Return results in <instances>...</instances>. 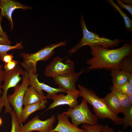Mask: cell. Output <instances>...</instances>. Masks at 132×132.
Masks as SVG:
<instances>
[{
	"label": "cell",
	"mask_w": 132,
	"mask_h": 132,
	"mask_svg": "<svg viewBox=\"0 0 132 132\" xmlns=\"http://www.w3.org/2000/svg\"><path fill=\"white\" fill-rule=\"evenodd\" d=\"M47 102L46 99L41 102L24 106L22 110L21 115L22 124L25 122L29 116L33 112L39 110L44 109Z\"/></svg>",
	"instance_id": "obj_15"
},
{
	"label": "cell",
	"mask_w": 132,
	"mask_h": 132,
	"mask_svg": "<svg viewBox=\"0 0 132 132\" xmlns=\"http://www.w3.org/2000/svg\"><path fill=\"white\" fill-rule=\"evenodd\" d=\"M111 5L117 11L123 18L125 24V28L127 31L132 32V20L127 14L123 11L112 0H109Z\"/></svg>",
	"instance_id": "obj_20"
},
{
	"label": "cell",
	"mask_w": 132,
	"mask_h": 132,
	"mask_svg": "<svg viewBox=\"0 0 132 132\" xmlns=\"http://www.w3.org/2000/svg\"><path fill=\"white\" fill-rule=\"evenodd\" d=\"M21 9L24 11L32 9L30 6L22 4L14 0H0V11L2 16L6 18L10 24V29L13 28L14 23L12 18V14L16 9Z\"/></svg>",
	"instance_id": "obj_10"
},
{
	"label": "cell",
	"mask_w": 132,
	"mask_h": 132,
	"mask_svg": "<svg viewBox=\"0 0 132 132\" xmlns=\"http://www.w3.org/2000/svg\"><path fill=\"white\" fill-rule=\"evenodd\" d=\"M39 85L41 89L47 92V96L45 98L53 99L60 92L66 93L67 91L65 89L59 88H55L51 87L43 83L39 82Z\"/></svg>",
	"instance_id": "obj_19"
},
{
	"label": "cell",
	"mask_w": 132,
	"mask_h": 132,
	"mask_svg": "<svg viewBox=\"0 0 132 132\" xmlns=\"http://www.w3.org/2000/svg\"><path fill=\"white\" fill-rule=\"evenodd\" d=\"M80 25L83 34L82 39L68 51V53L71 55L82 47L87 45L90 46H100L104 48L109 49L118 46L122 42H128L132 40H125L120 39L112 40L89 31L87 28L84 18L82 15L80 20Z\"/></svg>",
	"instance_id": "obj_2"
},
{
	"label": "cell",
	"mask_w": 132,
	"mask_h": 132,
	"mask_svg": "<svg viewBox=\"0 0 132 132\" xmlns=\"http://www.w3.org/2000/svg\"><path fill=\"white\" fill-rule=\"evenodd\" d=\"M55 117L53 115L49 118L42 120L37 115L25 124L21 126V132H31L37 131L39 132H50L54 129V124Z\"/></svg>",
	"instance_id": "obj_9"
},
{
	"label": "cell",
	"mask_w": 132,
	"mask_h": 132,
	"mask_svg": "<svg viewBox=\"0 0 132 132\" xmlns=\"http://www.w3.org/2000/svg\"><path fill=\"white\" fill-rule=\"evenodd\" d=\"M21 84H18L14 89V92L7 97L8 103L13 107L19 123L21 125V115L22 109L23 100L25 92L29 86L30 79L28 72L26 71L22 75Z\"/></svg>",
	"instance_id": "obj_7"
},
{
	"label": "cell",
	"mask_w": 132,
	"mask_h": 132,
	"mask_svg": "<svg viewBox=\"0 0 132 132\" xmlns=\"http://www.w3.org/2000/svg\"><path fill=\"white\" fill-rule=\"evenodd\" d=\"M13 58L12 53L9 54H7L3 57L1 60L5 63H7L13 60Z\"/></svg>",
	"instance_id": "obj_30"
},
{
	"label": "cell",
	"mask_w": 132,
	"mask_h": 132,
	"mask_svg": "<svg viewBox=\"0 0 132 132\" xmlns=\"http://www.w3.org/2000/svg\"><path fill=\"white\" fill-rule=\"evenodd\" d=\"M66 58H61L58 56L54 57L45 68V76L54 78L75 72L74 65L71 60L68 59L65 62H63Z\"/></svg>",
	"instance_id": "obj_8"
},
{
	"label": "cell",
	"mask_w": 132,
	"mask_h": 132,
	"mask_svg": "<svg viewBox=\"0 0 132 132\" xmlns=\"http://www.w3.org/2000/svg\"><path fill=\"white\" fill-rule=\"evenodd\" d=\"M123 114L124 118H122L123 128L126 130L129 126L132 128V106L125 112Z\"/></svg>",
	"instance_id": "obj_24"
},
{
	"label": "cell",
	"mask_w": 132,
	"mask_h": 132,
	"mask_svg": "<svg viewBox=\"0 0 132 132\" xmlns=\"http://www.w3.org/2000/svg\"><path fill=\"white\" fill-rule=\"evenodd\" d=\"M22 42H16V44L13 46L11 45L0 44V60H1L3 57L7 54L9 51L15 49L22 50L23 46L22 45Z\"/></svg>",
	"instance_id": "obj_22"
},
{
	"label": "cell",
	"mask_w": 132,
	"mask_h": 132,
	"mask_svg": "<svg viewBox=\"0 0 132 132\" xmlns=\"http://www.w3.org/2000/svg\"><path fill=\"white\" fill-rule=\"evenodd\" d=\"M27 72L28 74L30 79L29 86L34 88L45 99V96H44L42 90L39 87V81L36 74L33 73L31 71Z\"/></svg>",
	"instance_id": "obj_23"
},
{
	"label": "cell",
	"mask_w": 132,
	"mask_h": 132,
	"mask_svg": "<svg viewBox=\"0 0 132 132\" xmlns=\"http://www.w3.org/2000/svg\"><path fill=\"white\" fill-rule=\"evenodd\" d=\"M103 126L102 124L98 123L93 125L83 123L81 126L82 128L86 132H101Z\"/></svg>",
	"instance_id": "obj_26"
},
{
	"label": "cell",
	"mask_w": 132,
	"mask_h": 132,
	"mask_svg": "<svg viewBox=\"0 0 132 132\" xmlns=\"http://www.w3.org/2000/svg\"><path fill=\"white\" fill-rule=\"evenodd\" d=\"M67 94H60L57 95L53 99V102L45 110L46 111L53 109L58 106L64 105H68L73 108L78 105L77 99L79 96V90L75 91H67Z\"/></svg>",
	"instance_id": "obj_11"
},
{
	"label": "cell",
	"mask_w": 132,
	"mask_h": 132,
	"mask_svg": "<svg viewBox=\"0 0 132 132\" xmlns=\"http://www.w3.org/2000/svg\"><path fill=\"white\" fill-rule=\"evenodd\" d=\"M69 118L62 113L58 114L57 124L50 132H86L84 130L71 123L68 120Z\"/></svg>",
	"instance_id": "obj_13"
},
{
	"label": "cell",
	"mask_w": 132,
	"mask_h": 132,
	"mask_svg": "<svg viewBox=\"0 0 132 132\" xmlns=\"http://www.w3.org/2000/svg\"><path fill=\"white\" fill-rule=\"evenodd\" d=\"M117 132H125L122 130H119ZM128 132H132V130Z\"/></svg>",
	"instance_id": "obj_39"
},
{
	"label": "cell",
	"mask_w": 132,
	"mask_h": 132,
	"mask_svg": "<svg viewBox=\"0 0 132 132\" xmlns=\"http://www.w3.org/2000/svg\"><path fill=\"white\" fill-rule=\"evenodd\" d=\"M102 99L108 108L114 114L117 115L120 113H123L121 104L119 99L114 94L111 92L108 93Z\"/></svg>",
	"instance_id": "obj_14"
},
{
	"label": "cell",
	"mask_w": 132,
	"mask_h": 132,
	"mask_svg": "<svg viewBox=\"0 0 132 132\" xmlns=\"http://www.w3.org/2000/svg\"><path fill=\"white\" fill-rule=\"evenodd\" d=\"M121 1L123 3H125L127 5H132V1L131 0H122Z\"/></svg>",
	"instance_id": "obj_35"
},
{
	"label": "cell",
	"mask_w": 132,
	"mask_h": 132,
	"mask_svg": "<svg viewBox=\"0 0 132 132\" xmlns=\"http://www.w3.org/2000/svg\"><path fill=\"white\" fill-rule=\"evenodd\" d=\"M2 16L0 11V36L4 38H8V37L5 33L3 30L1 25V22L2 20Z\"/></svg>",
	"instance_id": "obj_31"
},
{
	"label": "cell",
	"mask_w": 132,
	"mask_h": 132,
	"mask_svg": "<svg viewBox=\"0 0 132 132\" xmlns=\"http://www.w3.org/2000/svg\"><path fill=\"white\" fill-rule=\"evenodd\" d=\"M62 113L71 117L72 124L77 127L81 124L91 125L98 124V118L92 113L84 99L80 104L73 108L69 107L66 111Z\"/></svg>",
	"instance_id": "obj_6"
},
{
	"label": "cell",
	"mask_w": 132,
	"mask_h": 132,
	"mask_svg": "<svg viewBox=\"0 0 132 132\" xmlns=\"http://www.w3.org/2000/svg\"><path fill=\"white\" fill-rule=\"evenodd\" d=\"M118 6L121 9H126L130 14L132 15V5L125 4L119 0H117Z\"/></svg>",
	"instance_id": "obj_29"
},
{
	"label": "cell",
	"mask_w": 132,
	"mask_h": 132,
	"mask_svg": "<svg viewBox=\"0 0 132 132\" xmlns=\"http://www.w3.org/2000/svg\"><path fill=\"white\" fill-rule=\"evenodd\" d=\"M84 72L81 70L79 72L75 71L54 77L53 80L59 88H63L67 91H77L76 83L79 76Z\"/></svg>",
	"instance_id": "obj_12"
},
{
	"label": "cell",
	"mask_w": 132,
	"mask_h": 132,
	"mask_svg": "<svg viewBox=\"0 0 132 132\" xmlns=\"http://www.w3.org/2000/svg\"><path fill=\"white\" fill-rule=\"evenodd\" d=\"M19 63L18 61L13 59L8 63H5L4 67V71H8L13 69Z\"/></svg>",
	"instance_id": "obj_28"
},
{
	"label": "cell",
	"mask_w": 132,
	"mask_h": 132,
	"mask_svg": "<svg viewBox=\"0 0 132 132\" xmlns=\"http://www.w3.org/2000/svg\"><path fill=\"white\" fill-rule=\"evenodd\" d=\"M3 93V91L0 88V100L1 97Z\"/></svg>",
	"instance_id": "obj_37"
},
{
	"label": "cell",
	"mask_w": 132,
	"mask_h": 132,
	"mask_svg": "<svg viewBox=\"0 0 132 132\" xmlns=\"http://www.w3.org/2000/svg\"><path fill=\"white\" fill-rule=\"evenodd\" d=\"M26 72L18 65L13 69L8 71H4V83L1 89L3 93L0 100V113L3 108L5 107V113H11L13 110L7 101V93L10 88L15 87L21 80L22 78L20 76L24 75Z\"/></svg>",
	"instance_id": "obj_5"
},
{
	"label": "cell",
	"mask_w": 132,
	"mask_h": 132,
	"mask_svg": "<svg viewBox=\"0 0 132 132\" xmlns=\"http://www.w3.org/2000/svg\"><path fill=\"white\" fill-rule=\"evenodd\" d=\"M11 117V128L10 132H21V126L18 120L16 113L13 110L10 113Z\"/></svg>",
	"instance_id": "obj_25"
},
{
	"label": "cell",
	"mask_w": 132,
	"mask_h": 132,
	"mask_svg": "<svg viewBox=\"0 0 132 132\" xmlns=\"http://www.w3.org/2000/svg\"><path fill=\"white\" fill-rule=\"evenodd\" d=\"M79 96L82 97L93 107L95 115L100 119H110L117 125L123 124L122 118L113 113L109 109L102 98H99L96 93L80 85H78Z\"/></svg>",
	"instance_id": "obj_3"
},
{
	"label": "cell",
	"mask_w": 132,
	"mask_h": 132,
	"mask_svg": "<svg viewBox=\"0 0 132 132\" xmlns=\"http://www.w3.org/2000/svg\"><path fill=\"white\" fill-rule=\"evenodd\" d=\"M2 123V119L0 117V126L1 125Z\"/></svg>",
	"instance_id": "obj_38"
},
{
	"label": "cell",
	"mask_w": 132,
	"mask_h": 132,
	"mask_svg": "<svg viewBox=\"0 0 132 132\" xmlns=\"http://www.w3.org/2000/svg\"><path fill=\"white\" fill-rule=\"evenodd\" d=\"M2 65L0 64V89H1L2 86V83L4 81V71L2 69Z\"/></svg>",
	"instance_id": "obj_32"
},
{
	"label": "cell",
	"mask_w": 132,
	"mask_h": 132,
	"mask_svg": "<svg viewBox=\"0 0 132 132\" xmlns=\"http://www.w3.org/2000/svg\"><path fill=\"white\" fill-rule=\"evenodd\" d=\"M117 87L127 96L132 93V86L128 82Z\"/></svg>",
	"instance_id": "obj_27"
},
{
	"label": "cell",
	"mask_w": 132,
	"mask_h": 132,
	"mask_svg": "<svg viewBox=\"0 0 132 132\" xmlns=\"http://www.w3.org/2000/svg\"><path fill=\"white\" fill-rule=\"evenodd\" d=\"M11 42L8 38H6L0 36V44L11 45Z\"/></svg>",
	"instance_id": "obj_33"
},
{
	"label": "cell",
	"mask_w": 132,
	"mask_h": 132,
	"mask_svg": "<svg viewBox=\"0 0 132 132\" xmlns=\"http://www.w3.org/2000/svg\"><path fill=\"white\" fill-rule=\"evenodd\" d=\"M120 69L130 75H132V55L127 56L122 60L119 67Z\"/></svg>",
	"instance_id": "obj_21"
},
{
	"label": "cell",
	"mask_w": 132,
	"mask_h": 132,
	"mask_svg": "<svg viewBox=\"0 0 132 132\" xmlns=\"http://www.w3.org/2000/svg\"><path fill=\"white\" fill-rule=\"evenodd\" d=\"M89 47L92 56L86 61L88 66L81 70H87L89 71L103 69L106 70L120 69V64L122 60L132 54L131 41L127 42L122 47L114 49H106L99 45Z\"/></svg>",
	"instance_id": "obj_1"
},
{
	"label": "cell",
	"mask_w": 132,
	"mask_h": 132,
	"mask_svg": "<svg viewBox=\"0 0 132 132\" xmlns=\"http://www.w3.org/2000/svg\"><path fill=\"white\" fill-rule=\"evenodd\" d=\"M114 129L110 127L108 125H107L103 126L101 131V132H114Z\"/></svg>",
	"instance_id": "obj_34"
},
{
	"label": "cell",
	"mask_w": 132,
	"mask_h": 132,
	"mask_svg": "<svg viewBox=\"0 0 132 132\" xmlns=\"http://www.w3.org/2000/svg\"><path fill=\"white\" fill-rule=\"evenodd\" d=\"M45 99L39 93L31 86L28 87L26 90L23 100L24 106L41 102Z\"/></svg>",
	"instance_id": "obj_16"
},
{
	"label": "cell",
	"mask_w": 132,
	"mask_h": 132,
	"mask_svg": "<svg viewBox=\"0 0 132 132\" xmlns=\"http://www.w3.org/2000/svg\"><path fill=\"white\" fill-rule=\"evenodd\" d=\"M110 89L111 92L115 95L120 100L122 107L123 114L132 106V104L129 101L128 96L123 93L117 88L113 86L110 87Z\"/></svg>",
	"instance_id": "obj_18"
},
{
	"label": "cell",
	"mask_w": 132,
	"mask_h": 132,
	"mask_svg": "<svg viewBox=\"0 0 132 132\" xmlns=\"http://www.w3.org/2000/svg\"><path fill=\"white\" fill-rule=\"evenodd\" d=\"M128 96L130 103L132 104V93Z\"/></svg>",
	"instance_id": "obj_36"
},
{
	"label": "cell",
	"mask_w": 132,
	"mask_h": 132,
	"mask_svg": "<svg viewBox=\"0 0 132 132\" xmlns=\"http://www.w3.org/2000/svg\"><path fill=\"white\" fill-rule=\"evenodd\" d=\"M110 70L113 86L116 87L128 82L129 77L132 75L118 69H113Z\"/></svg>",
	"instance_id": "obj_17"
},
{
	"label": "cell",
	"mask_w": 132,
	"mask_h": 132,
	"mask_svg": "<svg viewBox=\"0 0 132 132\" xmlns=\"http://www.w3.org/2000/svg\"><path fill=\"white\" fill-rule=\"evenodd\" d=\"M66 44V42H62L46 46L34 53H20L19 55L23 59V61L20 63V64L25 69L27 72L31 71L36 74L37 62L41 61H45L48 60L55 54V48L65 45Z\"/></svg>",
	"instance_id": "obj_4"
}]
</instances>
